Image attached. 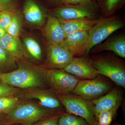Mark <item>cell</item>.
I'll use <instances>...</instances> for the list:
<instances>
[{"label":"cell","mask_w":125,"mask_h":125,"mask_svg":"<svg viewBox=\"0 0 125 125\" xmlns=\"http://www.w3.org/2000/svg\"><path fill=\"white\" fill-rule=\"evenodd\" d=\"M21 21L17 15L14 14L12 20L7 30L6 33L10 36L19 37L21 29Z\"/></svg>","instance_id":"cb8c5ba5"},{"label":"cell","mask_w":125,"mask_h":125,"mask_svg":"<svg viewBox=\"0 0 125 125\" xmlns=\"http://www.w3.org/2000/svg\"><path fill=\"white\" fill-rule=\"evenodd\" d=\"M65 111L47 109L37 103L22 99L13 109L4 116L3 123L32 125L42 118Z\"/></svg>","instance_id":"7a4b0ae2"},{"label":"cell","mask_w":125,"mask_h":125,"mask_svg":"<svg viewBox=\"0 0 125 125\" xmlns=\"http://www.w3.org/2000/svg\"></svg>","instance_id":"74e56055"},{"label":"cell","mask_w":125,"mask_h":125,"mask_svg":"<svg viewBox=\"0 0 125 125\" xmlns=\"http://www.w3.org/2000/svg\"><path fill=\"white\" fill-rule=\"evenodd\" d=\"M114 85L109 79L99 74L94 79L80 80L72 93L88 101H93L107 93Z\"/></svg>","instance_id":"5b68a950"},{"label":"cell","mask_w":125,"mask_h":125,"mask_svg":"<svg viewBox=\"0 0 125 125\" xmlns=\"http://www.w3.org/2000/svg\"><path fill=\"white\" fill-rule=\"evenodd\" d=\"M2 116L0 115V117H1Z\"/></svg>","instance_id":"8d00e7d4"},{"label":"cell","mask_w":125,"mask_h":125,"mask_svg":"<svg viewBox=\"0 0 125 125\" xmlns=\"http://www.w3.org/2000/svg\"><path fill=\"white\" fill-rule=\"evenodd\" d=\"M96 52L110 51L122 58H125V36L121 34L107 40L96 49Z\"/></svg>","instance_id":"e0dca14e"},{"label":"cell","mask_w":125,"mask_h":125,"mask_svg":"<svg viewBox=\"0 0 125 125\" xmlns=\"http://www.w3.org/2000/svg\"><path fill=\"white\" fill-rule=\"evenodd\" d=\"M125 25L122 21L115 17L98 20L96 24L88 31L89 37L84 47V55L89 54L96 45L107 38L112 34Z\"/></svg>","instance_id":"3957f363"},{"label":"cell","mask_w":125,"mask_h":125,"mask_svg":"<svg viewBox=\"0 0 125 125\" xmlns=\"http://www.w3.org/2000/svg\"><path fill=\"white\" fill-rule=\"evenodd\" d=\"M46 76L49 89L62 94L72 93L80 80L62 69L47 70Z\"/></svg>","instance_id":"52a82bcc"},{"label":"cell","mask_w":125,"mask_h":125,"mask_svg":"<svg viewBox=\"0 0 125 125\" xmlns=\"http://www.w3.org/2000/svg\"><path fill=\"white\" fill-rule=\"evenodd\" d=\"M12 0H0V10L6 8L11 3Z\"/></svg>","instance_id":"f546056e"},{"label":"cell","mask_w":125,"mask_h":125,"mask_svg":"<svg viewBox=\"0 0 125 125\" xmlns=\"http://www.w3.org/2000/svg\"><path fill=\"white\" fill-rule=\"evenodd\" d=\"M21 89L0 82V97L17 96Z\"/></svg>","instance_id":"d4e9b609"},{"label":"cell","mask_w":125,"mask_h":125,"mask_svg":"<svg viewBox=\"0 0 125 125\" xmlns=\"http://www.w3.org/2000/svg\"><path fill=\"white\" fill-rule=\"evenodd\" d=\"M93 10L83 6H71L54 10L52 15L60 20H95L97 15Z\"/></svg>","instance_id":"8fae6325"},{"label":"cell","mask_w":125,"mask_h":125,"mask_svg":"<svg viewBox=\"0 0 125 125\" xmlns=\"http://www.w3.org/2000/svg\"><path fill=\"white\" fill-rule=\"evenodd\" d=\"M17 96L22 99L37 100L41 106L47 109L65 111L55 93L49 88L21 89Z\"/></svg>","instance_id":"ba28073f"},{"label":"cell","mask_w":125,"mask_h":125,"mask_svg":"<svg viewBox=\"0 0 125 125\" xmlns=\"http://www.w3.org/2000/svg\"><path fill=\"white\" fill-rule=\"evenodd\" d=\"M22 99L17 96L0 97V115L4 117L20 102Z\"/></svg>","instance_id":"ffe728a7"},{"label":"cell","mask_w":125,"mask_h":125,"mask_svg":"<svg viewBox=\"0 0 125 125\" xmlns=\"http://www.w3.org/2000/svg\"><path fill=\"white\" fill-rule=\"evenodd\" d=\"M63 70L80 80L92 79L99 74L90 59L85 57H75Z\"/></svg>","instance_id":"30bf717a"},{"label":"cell","mask_w":125,"mask_h":125,"mask_svg":"<svg viewBox=\"0 0 125 125\" xmlns=\"http://www.w3.org/2000/svg\"><path fill=\"white\" fill-rule=\"evenodd\" d=\"M14 14L6 10H0V26L6 31L10 24Z\"/></svg>","instance_id":"484cf974"},{"label":"cell","mask_w":125,"mask_h":125,"mask_svg":"<svg viewBox=\"0 0 125 125\" xmlns=\"http://www.w3.org/2000/svg\"><path fill=\"white\" fill-rule=\"evenodd\" d=\"M17 61L0 46V70L6 73L15 70L18 67Z\"/></svg>","instance_id":"44dd1931"},{"label":"cell","mask_w":125,"mask_h":125,"mask_svg":"<svg viewBox=\"0 0 125 125\" xmlns=\"http://www.w3.org/2000/svg\"></svg>","instance_id":"d590c367"},{"label":"cell","mask_w":125,"mask_h":125,"mask_svg":"<svg viewBox=\"0 0 125 125\" xmlns=\"http://www.w3.org/2000/svg\"><path fill=\"white\" fill-rule=\"evenodd\" d=\"M24 43L31 58L37 61H42V49L35 39L27 37L24 39Z\"/></svg>","instance_id":"d6986e66"},{"label":"cell","mask_w":125,"mask_h":125,"mask_svg":"<svg viewBox=\"0 0 125 125\" xmlns=\"http://www.w3.org/2000/svg\"><path fill=\"white\" fill-rule=\"evenodd\" d=\"M99 74L105 76L117 86L125 88V67L116 57L102 56L90 59Z\"/></svg>","instance_id":"277c9868"},{"label":"cell","mask_w":125,"mask_h":125,"mask_svg":"<svg viewBox=\"0 0 125 125\" xmlns=\"http://www.w3.org/2000/svg\"><path fill=\"white\" fill-rule=\"evenodd\" d=\"M21 125V124H12V125Z\"/></svg>","instance_id":"d6a6232c"},{"label":"cell","mask_w":125,"mask_h":125,"mask_svg":"<svg viewBox=\"0 0 125 125\" xmlns=\"http://www.w3.org/2000/svg\"><path fill=\"white\" fill-rule=\"evenodd\" d=\"M98 20L96 19L60 21L66 36L76 32L88 31L96 24Z\"/></svg>","instance_id":"ac0fdd59"},{"label":"cell","mask_w":125,"mask_h":125,"mask_svg":"<svg viewBox=\"0 0 125 125\" xmlns=\"http://www.w3.org/2000/svg\"><path fill=\"white\" fill-rule=\"evenodd\" d=\"M18 60V67L6 73H0V81L21 89L49 88L44 66Z\"/></svg>","instance_id":"6da1fadb"},{"label":"cell","mask_w":125,"mask_h":125,"mask_svg":"<svg viewBox=\"0 0 125 125\" xmlns=\"http://www.w3.org/2000/svg\"><path fill=\"white\" fill-rule=\"evenodd\" d=\"M66 4L83 6L93 9L94 5L90 0H58Z\"/></svg>","instance_id":"83f0119b"},{"label":"cell","mask_w":125,"mask_h":125,"mask_svg":"<svg viewBox=\"0 0 125 125\" xmlns=\"http://www.w3.org/2000/svg\"><path fill=\"white\" fill-rule=\"evenodd\" d=\"M23 11L25 20L31 25L41 27L44 23L45 14L34 0H25Z\"/></svg>","instance_id":"2e32d148"},{"label":"cell","mask_w":125,"mask_h":125,"mask_svg":"<svg viewBox=\"0 0 125 125\" xmlns=\"http://www.w3.org/2000/svg\"><path fill=\"white\" fill-rule=\"evenodd\" d=\"M44 33L46 40L50 45L61 44L66 36L60 20L52 15L48 17Z\"/></svg>","instance_id":"4fadbf2b"},{"label":"cell","mask_w":125,"mask_h":125,"mask_svg":"<svg viewBox=\"0 0 125 125\" xmlns=\"http://www.w3.org/2000/svg\"><path fill=\"white\" fill-rule=\"evenodd\" d=\"M73 56L71 52L61 43L49 44L44 67L47 70L63 69L70 63Z\"/></svg>","instance_id":"9c48e42d"},{"label":"cell","mask_w":125,"mask_h":125,"mask_svg":"<svg viewBox=\"0 0 125 125\" xmlns=\"http://www.w3.org/2000/svg\"><path fill=\"white\" fill-rule=\"evenodd\" d=\"M55 94L66 112L82 117L90 125L95 123L96 118L92 101L72 93Z\"/></svg>","instance_id":"8992f818"},{"label":"cell","mask_w":125,"mask_h":125,"mask_svg":"<svg viewBox=\"0 0 125 125\" xmlns=\"http://www.w3.org/2000/svg\"><path fill=\"white\" fill-rule=\"evenodd\" d=\"M0 46L17 60H24L25 58V53L19 37L6 33L0 39Z\"/></svg>","instance_id":"9a60e30c"},{"label":"cell","mask_w":125,"mask_h":125,"mask_svg":"<svg viewBox=\"0 0 125 125\" xmlns=\"http://www.w3.org/2000/svg\"><path fill=\"white\" fill-rule=\"evenodd\" d=\"M120 0H105V7L106 10L108 13H111L115 9Z\"/></svg>","instance_id":"f1b7e54d"},{"label":"cell","mask_w":125,"mask_h":125,"mask_svg":"<svg viewBox=\"0 0 125 125\" xmlns=\"http://www.w3.org/2000/svg\"><path fill=\"white\" fill-rule=\"evenodd\" d=\"M93 125H98L97 124V123H96V122H95V123Z\"/></svg>","instance_id":"e575fe53"},{"label":"cell","mask_w":125,"mask_h":125,"mask_svg":"<svg viewBox=\"0 0 125 125\" xmlns=\"http://www.w3.org/2000/svg\"><path fill=\"white\" fill-rule=\"evenodd\" d=\"M0 125H8V124H5V123L2 122V123L0 124Z\"/></svg>","instance_id":"1f68e13d"},{"label":"cell","mask_w":125,"mask_h":125,"mask_svg":"<svg viewBox=\"0 0 125 125\" xmlns=\"http://www.w3.org/2000/svg\"><path fill=\"white\" fill-rule=\"evenodd\" d=\"M88 31H83L66 35L61 44L67 48L74 56L83 55V50L87 42Z\"/></svg>","instance_id":"5bb4252c"},{"label":"cell","mask_w":125,"mask_h":125,"mask_svg":"<svg viewBox=\"0 0 125 125\" xmlns=\"http://www.w3.org/2000/svg\"><path fill=\"white\" fill-rule=\"evenodd\" d=\"M6 33V32L0 26V39Z\"/></svg>","instance_id":"4dcf8cb0"},{"label":"cell","mask_w":125,"mask_h":125,"mask_svg":"<svg viewBox=\"0 0 125 125\" xmlns=\"http://www.w3.org/2000/svg\"><path fill=\"white\" fill-rule=\"evenodd\" d=\"M115 125H121V124H120V123H117Z\"/></svg>","instance_id":"836d02e7"},{"label":"cell","mask_w":125,"mask_h":125,"mask_svg":"<svg viewBox=\"0 0 125 125\" xmlns=\"http://www.w3.org/2000/svg\"><path fill=\"white\" fill-rule=\"evenodd\" d=\"M58 125H93L84 119L77 116L64 112L61 114L58 120Z\"/></svg>","instance_id":"7402d4cb"},{"label":"cell","mask_w":125,"mask_h":125,"mask_svg":"<svg viewBox=\"0 0 125 125\" xmlns=\"http://www.w3.org/2000/svg\"><path fill=\"white\" fill-rule=\"evenodd\" d=\"M62 113L47 117L36 122L32 125H58V120Z\"/></svg>","instance_id":"4316f807"},{"label":"cell","mask_w":125,"mask_h":125,"mask_svg":"<svg viewBox=\"0 0 125 125\" xmlns=\"http://www.w3.org/2000/svg\"><path fill=\"white\" fill-rule=\"evenodd\" d=\"M119 86L114 87L108 93L96 100L92 101L95 117L105 110L118 109L123 99V92Z\"/></svg>","instance_id":"7c38bea8"},{"label":"cell","mask_w":125,"mask_h":125,"mask_svg":"<svg viewBox=\"0 0 125 125\" xmlns=\"http://www.w3.org/2000/svg\"><path fill=\"white\" fill-rule=\"evenodd\" d=\"M117 110L111 109L100 112L95 117L97 124L98 125H111L116 116Z\"/></svg>","instance_id":"603a6c76"}]
</instances>
